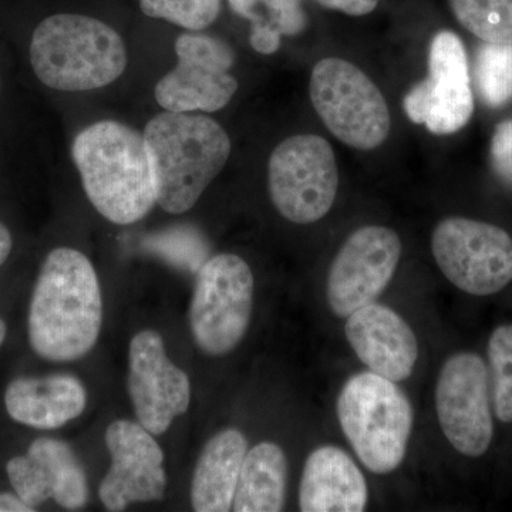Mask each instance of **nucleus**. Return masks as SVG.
Here are the masks:
<instances>
[{
	"instance_id": "16",
	"label": "nucleus",
	"mask_w": 512,
	"mask_h": 512,
	"mask_svg": "<svg viewBox=\"0 0 512 512\" xmlns=\"http://www.w3.org/2000/svg\"><path fill=\"white\" fill-rule=\"evenodd\" d=\"M345 335L370 372L396 383L413 375L419 359L416 333L389 306L373 302L357 309L346 320Z\"/></svg>"
},
{
	"instance_id": "25",
	"label": "nucleus",
	"mask_w": 512,
	"mask_h": 512,
	"mask_svg": "<svg viewBox=\"0 0 512 512\" xmlns=\"http://www.w3.org/2000/svg\"><path fill=\"white\" fill-rule=\"evenodd\" d=\"M140 8L150 18L197 32L218 19L221 0H140Z\"/></svg>"
},
{
	"instance_id": "2",
	"label": "nucleus",
	"mask_w": 512,
	"mask_h": 512,
	"mask_svg": "<svg viewBox=\"0 0 512 512\" xmlns=\"http://www.w3.org/2000/svg\"><path fill=\"white\" fill-rule=\"evenodd\" d=\"M72 154L87 198L106 220L134 224L157 204L146 140L133 128L99 121L76 137Z\"/></svg>"
},
{
	"instance_id": "22",
	"label": "nucleus",
	"mask_w": 512,
	"mask_h": 512,
	"mask_svg": "<svg viewBox=\"0 0 512 512\" xmlns=\"http://www.w3.org/2000/svg\"><path fill=\"white\" fill-rule=\"evenodd\" d=\"M474 83L485 106L500 109L512 100V45L483 43L474 57Z\"/></svg>"
},
{
	"instance_id": "18",
	"label": "nucleus",
	"mask_w": 512,
	"mask_h": 512,
	"mask_svg": "<svg viewBox=\"0 0 512 512\" xmlns=\"http://www.w3.org/2000/svg\"><path fill=\"white\" fill-rule=\"evenodd\" d=\"M87 393L82 382L70 375L22 377L5 393L9 416L39 430L60 429L83 413Z\"/></svg>"
},
{
	"instance_id": "14",
	"label": "nucleus",
	"mask_w": 512,
	"mask_h": 512,
	"mask_svg": "<svg viewBox=\"0 0 512 512\" xmlns=\"http://www.w3.org/2000/svg\"><path fill=\"white\" fill-rule=\"evenodd\" d=\"M127 387L138 423L153 436L164 434L190 407V379L168 359L163 338L154 330L131 339Z\"/></svg>"
},
{
	"instance_id": "7",
	"label": "nucleus",
	"mask_w": 512,
	"mask_h": 512,
	"mask_svg": "<svg viewBox=\"0 0 512 512\" xmlns=\"http://www.w3.org/2000/svg\"><path fill=\"white\" fill-rule=\"evenodd\" d=\"M254 275L241 256L218 254L201 266L190 308L192 338L202 352L224 356L251 322Z\"/></svg>"
},
{
	"instance_id": "20",
	"label": "nucleus",
	"mask_w": 512,
	"mask_h": 512,
	"mask_svg": "<svg viewBox=\"0 0 512 512\" xmlns=\"http://www.w3.org/2000/svg\"><path fill=\"white\" fill-rule=\"evenodd\" d=\"M288 461L284 450L272 441H262L247 451L239 474L232 510L279 512L284 510Z\"/></svg>"
},
{
	"instance_id": "5",
	"label": "nucleus",
	"mask_w": 512,
	"mask_h": 512,
	"mask_svg": "<svg viewBox=\"0 0 512 512\" xmlns=\"http://www.w3.org/2000/svg\"><path fill=\"white\" fill-rule=\"evenodd\" d=\"M340 429L367 470L393 473L402 466L413 431V406L393 380L362 372L343 384Z\"/></svg>"
},
{
	"instance_id": "26",
	"label": "nucleus",
	"mask_w": 512,
	"mask_h": 512,
	"mask_svg": "<svg viewBox=\"0 0 512 512\" xmlns=\"http://www.w3.org/2000/svg\"><path fill=\"white\" fill-rule=\"evenodd\" d=\"M229 6L241 18L251 20L259 6L268 12V25L274 26L282 36H296L308 26V16L302 0H228Z\"/></svg>"
},
{
	"instance_id": "10",
	"label": "nucleus",
	"mask_w": 512,
	"mask_h": 512,
	"mask_svg": "<svg viewBox=\"0 0 512 512\" xmlns=\"http://www.w3.org/2000/svg\"><path fill=\"white\" fill-rule=\"evenodd\" d=\"M490 372L476 353L448 357L436 386V412L451 447L467 457L487 453L494 436Z\"/></svg>"
},
{
	"instance_id": "24",
	"label": "nucleus",
	"mask_w": 512,
	"mask_h": 512,
	"mask_svg": "<svg viewBox=\"0 0 512 512\" xmlns=\"http://www.w3.org/2000/svg\"><path fill=\"white\" fill-rule=\"evenodd\" d=\"M493 377V407L503 423H512V325L500 326L488 340Z\"/></svg>"
},
{
	"instance_id": "4",
	"label": "nucleus",
	"mask_w": 512,
	"mask_h": 512,
	"mask_svg": "<svg viewBox=\"0 0 512 512\" xmlns=\"http://www.w3.org/2000/svg\"><path fill=\"white\" fill-rule=\"evenodd\" d=\"M30 62L37 79L50 89L89 92L119 79L127 67V50L106 23L59 13L33 32Z\"/></svg>"
},
{
	"instance_id": "23",
	"label": "nucleus",
	"mask_w": 512,
	"mask_h": 512,
	"mask_svg": "<svg viewBox=\"0 0 512 512\" xmlns=\"http://www.w3.org/2000/svg\"><path fill=\"white\" fill-rule=\"evenodd\" d=\"M463 28L485 43L512 45V0H450Z\"/></svg>"
},
{
	"instance_id": "19",
	"label": "nucleus",
	"mask_w": 512,
	"mask_h": 512,
	"mask_svg": "<svg viewBox=\"0 0 512 512\" xmlns=\"http://www.w3.org/2000/svg\"><path fill=\"white\" fill-rule=\"evenodd\" d=\"M248 441L237 429H225L202 450L191 484V503L197 512L232 510Z\"/></svg>"
},
{
	"instance_id": "1",
	"label": "nucleus",
	"mask_w": 512,
	"mask_h": 512,
	"mask_svg": "<svg viewBox=\"0 0 512 512\" xmlns=\"http://www.w3.org/2000/svg\"><path fill=\"white\" fill-rule=\"evenodd\" d=\"M103 299L92 262L72 248L47 255L29 309V342L52 362L86 356L99 339Z\"/></svg>"
},
{
	"instance_id": "15",
	"label": "nucleus",
	"mask_w": 512,
	"mask_h": 512,
	"mask_svg": "<svg viewBox=\"0 0 512 512\" xmlns=\"http://www.w3.org/2000/svg\"><path fill=\"white\" fill-rule=\"evenodd\" d=\"M111 456L109 473L101 481V503L109 511H124L130 504L161 500L167 476L164 454L150 431L140 423L117 420L107 427Z\"/></svg>"
},
{
	"instance_id": "31",
	"label": "nucleus",
	"mask_w": 512,
	"mask_h": 512,
	"mask_svg": "<svg viewBox=\"0 0 512 512\" xmlns=\"http://www.w3.org/2000/svg\"><path fill=\"white\" fill-rule=\"evenodd\" d=\"M35 508L29 507L18 494H0V512H32Z\"/></svg>"
},
{
	"instance_id": "32",
	"label": "nucleus",
	"mask_w": 512,
	"mask_h": 512,
	"mask_svg": "<svg viewBox=\"0 0 512 512\" xmlns=\"http://www.w3.org/2000/svg\"><path fill=\"white\" fill-rule=\"evenodd\" d=\"M12 245V235H10L9 229L0 222V266L5 264L6 259L9 258Z\"/></svg>"
},
{
	"instance_id": "33",
	"label": "nucleus",
	"mask_w": 512,
	"mask_h": 512,
	"mask_svg": "<svg viewBox=\"0 0 512 512\" xmlns=\"http://www.w3.org/2000/svg\"><path fill=\"white\" fill-rule=\"evenodd\" d=\"M6 338V323L3 322L2 319H0V346H2V343L5 342Z\"/></svg>"
},
{
	"instance_id": "29",
	"label": "nucleus",
	"mask_w": 512,
	"mask_h": 512,
	"mask_svg": "<svg viewBox=\"0 0 512 512\" xmlns=\"http://www.w3.org/2000/svg\"><path fill=\"white\" fill-rule=\"evenodd\" d=\"M282 35L274 26L259 23L252 25L251 42L252 49L261 55H274L281 47Z\"/></svg>"
},
{
	"instance_id": "6",
	"label": "nucleus",
	"mask_w": 512,
	"mask_h": 512,
	"mask_svg": "<svg viewBox=\"0 0 512 512\" xmlns=\"http://www.w3.org/2000/svg\"><path fill=\"white\" fill-rule=\"evenodd\" d=\"M309 93L320 120L346 146L375 150L389 137L392 117L382 92L348 60H319L312 70Z\"/></svg>"
},
{
	"instance_id": "21",
	"label": "nucleus",
	"mask_w": 512,
	"mask_h": 512,
	"mask_svg": "<svg viewBox=\"0 0 512 512\" xmlns=\"http://www.w3.org/2000/svg\"><path fill=\"white\" fill-rule=\"evenodd\" d=\"M28 454L46 467L52 481L53 500L60 507L76 511L87 504L86 474L69 444L43 437L30 444Z\"/></svg>"
},
{
	"instance_id": "12",
	"label": "nucleus",
	"mask_w": 512,
	"mask_h": 512,
	"mask_svg": "<svg viewBox=\"0 0 512 512\" xmlns=\"http://www.w3.org/2000/svg\"><path fill=\"white\" fill-rule=\"evenodd\" d=\"M175 53L177 66L157 83V103L175 113H215L228 106L238 90L229 74L235 63L232 47L217 37L183 33Z\"/></svg>"
},
{
	"instance_id": "3",
	"label": "nucleus",
	"mask_w": 512,
	"mask_h": 512,
	"mask_svg": "<svg viewBox=\"0 0 512 512\" xmlns=\"http://www.w3.org/2000/svg\"><path fill=\"white\" fill-rule=\"evenodd\" d=\"M144 140L156 180L157 204L190 211L231 156V140L211 117L167 111L150 120Z\"/></svg>"
},
{
	"instance_id": "17",
	"label": "nucleus",
	"mask_w": 512,
	"mask_h": 512,
	"mask_svg": "<svg viewBox=\"0 0 512 512\" xmlns=\"http://www.w3.org/2000/svg\"><path fill=\"white\" fill-rule=\"evenodd\" d=\"M369 500L366 478L353 458L336 446L315 448L299 485L303 512H362Z\"/></svg>"
},
{
	"instance_id": "28",
	"label": "nucleus",
	"mask_w": 512,
	"mask_h": 512,
	"mask_svg": "<svg viewBox=\"0 0 512 512\" xmlns=\"http://www.w3.org/2000/svg\"><path fill=\"white\" fill-rule=\"evenodd\" d=\"M491 161L497 174L512 184V120L498 124L491 141Z\"/></svg>"
},
{
	"instance_id": "30",
	"label": "nucleus",
	"mask_w": 512,
	"mask_h": 512,
	"mask_svg": "<svg viewBox=\"0 0 512 512\" xmlns=\"http://www.w3.org/2000/svg\"><path fill=\"white\" fill-rule=\"evenodd\" d=\"M323 8L339 10L349 16H365L379 5V0H316Z\"/></svg>"
},
{
	"instance_id": "8",
	"label": "nucleus",
	"mask_w": 512,
	"mask_h": 512,
	"mask_svg": "<svg viewBox=\"0 0 512 512\" xmlns=\"http://www.w3.org/2000/svg\"><path fill=\"white\" fill-rule=\"evenodd\" d=\"M268 187L276 210L293 224H313L335 204L339 170L333 148L323 137L299 134L272 151Z\"/></svg>"
},
{
	"instance_id": "9",
	"label": "nucleus",
	"mask_w": 512,
	"mask_h": 512,
	"mask_svg": "<svg viewBox=\"0 0 512 512\" xmlns=\"http://www.w3.org/2000/svg\"><path fill=\"white\" fill-rule=\"evenodd\" d=\"M431 252L448 282L470 295H494L512 282V238L487 222L440 221L431 235Z\"/></svg>"
},
{
	"instance_id": "13",
	"label": "nucleus",
	"mask_w": 512,
	"mask_h": 512,
	"mask_svg": "<svg viewBox=\"0 0 512 512\" xmlns=\"http://www.w3.org/2000/svg\"><path fill=\"white\" fill-rule=\"evenodd\" d=\"M402 258V241L392 228L366 225L349 235L330 265L326 299L338 318L376 302Z\"/></svg>"
},
{
	"instance_id": "27",
	"label": "nucleus",
	"mask_w": 512,
	"mask_h": 512,
	"mask_svg": "<svg viewBox=\"0 0 512 512\" xmlns=\"http://www.w3.org/2000/svg\"><path fill=\"white\" fill-rule=\"evenodd\" d=\"M6 471L13 490L29 507L36 510L37 505L53 498L49 473L37 458L29 454L13 457L8 461Z\"/></svg>"
},
{
	"instance_id": "11",
	"label": "nucleus",
	"mask_w": 512,
	"mask_h": 512,
	"mask_svg": "<svg viewBox=\"0 0 512 512\" xmlns=\"http://www.w3.org/2000/svg\"><path fill=\"white\" fill-rule=\"evenodd\" d=\"M429 76L410 89L403 109L414 124H424L436 136L463 130L474 113L470 66L463 40L441 30L431 39Z\"/></svg>"
}]
</instances>
